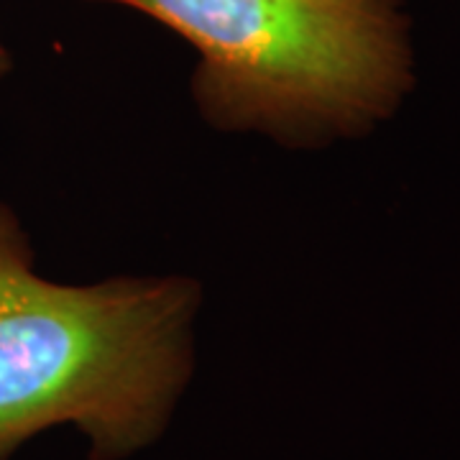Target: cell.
Instances as JSON below:
<instances>
[{
  "label": "cell",
  "instance_id": "cell-3",
  "mask_svg": "<svg viewBox=\"0 0 460 460\" xmlns=\"http://www.w3.org/2000/svg\"><path fill=\"white\" fill-rule=\"evenodd\" d=\"M8 69H11V54L5 49V44L0 41V77L8 75Z\"/></svg>",
  "mask_w": 460,
  "mask_h": 460
},
{
  "label": "cell",
  "instance_id": "cell-2",
  "mask_svg": "<svg viewBox=\"0 0 460 460\" xmlns=\"http://www.w3.org/2000/svg\"><path fill=\"white\" fill-rule=\"evenodd\" d=\"M162 21L199 51L192 90L220 128L287 144L353 136L411 84L399 0H100Z\"/></svg>",
  "mask_w": 460,
  "mask_h": 460
},
{
  "label": "cell",
  "instance_id": "cell-1",
  "mask_svg": "<svg viewBox=\"0 0 460 460\" xmlns=\"http://www.w3.org/2000/svg\"><path fill=\"white\" fill-rule=\"evenodd\" d=\"M198 299L184 277L44 279L0 202V460L57 425L87 435L93 460L154 443L190 378Z\"/></svg>",
  "mask_w": 460,
  "mask_h": 460
}]
</instances>
